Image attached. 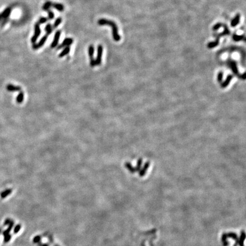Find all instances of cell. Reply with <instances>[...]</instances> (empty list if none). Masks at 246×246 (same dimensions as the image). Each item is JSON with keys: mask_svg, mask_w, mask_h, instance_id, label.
Listing matches in <instances>:
<instances>
[{"mask_svg": "<svg viewBox=\"0 0 246 246\" xmlns=\"http://www.w3.org/2000/svg\"><path fill=\"white\" fill-rule=\"evenodd\" d=\"M98 24L99 25H100V26L108 25V26H111L112 27V30L113 39L116 42H118L121 39V37L118 33V27L116 25L115 22L111 21V20L105 19V18H101L98 21Z\"/></svg>", "mask_w": 246, "mask_h": 246, "instance_id": "1", "label": "cell"}, {"mask_svg": "<svg viewBox=\"0 0 246 246\" xmlns=\"http://www.w3.org/2000/svg\"><path fill=\"white\" fill-rule=\"evenodd\" d=\"M61 35V30H57L54 35V38L53 39V42L51 44V48L54 49L55 47H56L58 46V42H59V40L60 38Z\"/></svg>", "mask_w": 246, "mask_h": 246, "instance_id": "7", "label": "cell"}, {"mask_svg": "<svg viewBox=\"0 0 246 246\" xmlns=\"http://www.w3.org/2000/svg\"><path fill=\"white\" fill-rule=\"evenodd\" d=\"M245 38L244 35H234L233 37V39L237 42V41H239L240 40H242V39H243Z\"/></svg>", "mask_w": 246, "mask_h": 246, "instance_id": "22", "label": "cell"}, {"mask_svg": "<svg viewBox=\"0 0 246 246\" xmlns=\"http://www.w3.org/2000/svg\"><path fill=\"white\" fill-rule=\"evenodd\" d=\"M11 238H12V235H11L10 234H9V235H6V236H4V239H3V242H4V243H6L9 242Z\"/></svg>", "mask_w": 246, "mask_h": 246, "instance_id": "23", "label": "cell"}, {"mask_svg": "<svg viewBox=\"0 0 246 246\" xmlns=\"http://www.w3.org/2000/svg\"><path fill=\"white\" fill-rule=\"evenodd\" d=\"M73 40L71 38H65L63 40V42L60 44L59 46H58V47H57V50L60 49L63 47H65L66 46H70L71 44H73Z\"/></svg>", "mask_w": 246, "mask_h": 246, "instance_id": "9", "label": "cell"}, {"mask_svg": "<svg viewBox=\"0 0 246 246\" xmlns=\"http://www.w3.org/2000/svg\"><path fill=\"white\" fill-rule=\"evenodd\" d=\"M11 219H10V218H7L5 220V222H4V224H3V225L4 226H6V225H8L10 223V222H11Z\"/></svg>", "mask_w": 246, "mask_h": 246, "instance_id": "26", "label": "cell"}, {"mask_svg": "<svg viewBox=\"0 0 246 246\" xmlns=\"http://www.w3.org/2000/svg\"><path fill=\"white\" fill-rule=\"evenodd\" d=\"M52 7H53L54 8H55L56 10H57L59 12H63L64 9V6H63V4L60 3H53Z\"/></svg>", "mask_w": 246, "mask_h": 246, "instance_id": "13", "label": "cell"}, {"mask_svg": "<svg viewBox=\"0 0 246 246\" xmlns=\"http://www.w3.org/2000/svg\"><path fill=\"white\" fill-rule=\"evenodd\" d=\"M46 12L48 13V18H47L48 19H49V20H53L54 18V17H55V15L54 14V13L51 10H50V9L46 10Z\"/></svg>", "mask_w": 246, "mask_h": 246, "instance_id": "20", "label": "cell"}, {"mask_svg": "<svg viewBox=\"0 0 246 246\" xmlns=\"http://www.w3.org/2000/svg\"><path fill=\"white\" fill-rule=\"evenodd\" d=\"M1 229H0V234H1Z\"/></svg>", "mask_w": 246, "mask_h": 246, "instance_id": "29", "label": "cell"}, {"mask_svg": "<svg viewBox=\"0 0 246 246\" xmlns=\"http://www.w3.org/2000/svg\"><path fill=\"white\" fill-rule=\"evenodd\" d=\"M224 26H225V30L222 33L219 34L218 35V37L217 39H216V42H210V43H209V44H207V47L209 49H212V48H214V47L217 46L218 44H219V38L221 37H222L223 35H227V34H230V31H229L228 28L225 25H224Z\"/></svg>", "mask_w": 246, "mask_h": 246, "instance_id": "2", "label": "cell"}, {"mask_svg": "<svg viewBox=\"0 0 246 246\" xmlns=\"http://www.w3.org/2000/svg\"><path fill=\"white\" fill-rule=\"evenodd\" d=\"M39 25H40L38 22L35 24V26H34V34L31 38V42L32 44H35V42H37V41L38 38V37H39V35L41 33V30Z\"/></svg>", "mask_w": 246, "mask_h": 246, "instance_id": "3", "label": "cell"}, {"mask_svg": "<svg viewBox=\"0 0 246 246\" xmlns=\"http://www.w3.org/2000/svg\"><path fill=\"white\" fill-rule=\"evenodd\" d=\"M21 228V225H17L14 229V233L15 234H17L18 232L20 231Z\"/></svg>", "mask_w": 246, "mask_h": 246, "instance_id": "24", "label": "cell"}, {"mask_svg": "<svg viewBox=\"0 0 246 246\" xmlns=\"http://www.w3.org/2000/svg\"><path fill=\"white\" fill-rule=\"evenodd\" d=\"M62 18H61V17H58V18L55 19V22H54V25H53V29L57 28L58 27V26L60 24V23L62 22Z\"/></svg>", "mask_w": 246, "mask_h": 246, "instance_id": "19", "label": "cell"}, {"mask_svg": "<svg viewBox=\"0 0 246 246\" xmlns=\"http://www.w3.org/2000/svg\"><path fill=\"white\" fill-rule=\"evenodd\" d=\"M222 26V25L221 24H217L213 27V30H217Z\"/></svg>", "mask_w": 246, "mask_h": 246, "instance_id": "27", "label": "cell"}, {"mask_svg": "<svg viewBox=\"0 0 246 246\" xmlns=\"http://www.w3.org/2000/svg\"><path fill=\"white\" fill-rule=\"evenodd\" d=\"M14 225H15V222L13 220H11L10 223L8 225H9L8 228L6 230H5L3 232V233H2L3 236H5L10 234V232L11 231Z\"/></svg>", "mask_w": 246, "mask_h": 246, "instance_id": "11", "label": "cell"}, {"mask_svg": "<svg viewBox=\"0 0 246 246\" xmlns=\"http://www.w3.org/2000/svg\"><path fill=\"white\" fill-rule=\"evenodd\" d=\"M47 38H48V36L47 35H44L42 37V38L40 39V41H39V42L38 44H33V49L37 50V49L41 48V47H42L44 46V44L46 43V41L47 39Z\"/></svg>", "mask_w": 246, "mask_h": 246, "instance_id": "8", "label": "cell"}, {"mask_svg": "<svg viewBox=\"0 0 246 246\" xmlns=\"http://www.w3.org/2000/svg\"><path fill=\"white\" fill-rule=\"evenodd\" d=\"M6 89L8 91L10 92H16V91H21V88L20 86H16L15 85L9 84L7 86Z\"/></svg>", "mask_w": 246, "mask_h": 246, "instance_id": "10", "label": "cell"}, {"mask_svg": "<svg viewBox=\"0 0 246 246\" xmlns=\"http://www.w3.org/2000/svg\"><path fill=\"white\" fill-rule=\"evenodd\" d=\"M12 189H10V188H9V189H6V190H4V191H3L1 193V197L2 198H6L8 195H10L11 193H12Z\"/></svg>", "mask_w": 246, "mask_h": 246, "instance_id": "16", "label": "cell"}, {"mask_svg": "<svg viewBox=\"0 0 246 246\" xmlns=\"http://www.w3.org/2000/svg\"><path fill=\"white\" fill-rule=\"evenodd\" d=\"M44 30L46 31V35H47V36L49 35H50L52 33L53 31V26L50 24H47L46 26V27H45V28H44Z\"/></svg>", "mask_w": 246, "mask_h": 246, "instance_id": "14", "label": "cell"}, {"mask_svg": "<svg viewBox=\"0 0 246 246\" xmlns=\"http://www.w3.org/2000/svg\"><path fill=\"white\" fill-rule=\"evenodd\" d=\"M40 240H41V237H40V236H35V237L33 239V242H34V243H38V242H40Z\"/></svg>", "mask_w": 246, "mask_h": 246, "instance_id": "25", "label": "cell"}, {"mask_svg": "<svg viewBox=\"0 0 246 246\" xmlns=\"http://www.w3.org/2000/svg\"><path fill=\"white\" fill-rule=\"evenodd\" d=\"M42 246H49V245H47V244H44V245H41Z\"/></svg>", "mask_w": 246, "mask_h": 246, "instance_id": "28", "label": "cell"}, {"mask_svg": "<svg viewBox=\"0 0 246 246\" xmlns=\"http://www.w3.org/2000/svg\"><path fill=\"white\" fill-rule=\"evenodd\" d=\"M11 8H6L2 13L0 14V21L3 20V25L5 24V23L7 21L9 17L10 16L11 13Z\"/></svg>", "mask_w": 246, "mask_h": 246, "instance_id": "5", "label": "cell"}, {"mask_svg": "<svg viewBox=\"0 0 246 246\" xmlns=\"http://www.w3.org/2000/svg\"><path fill=\"white\" fill-rule=\"evenodd\" d=\"M70 51V46H66L64 48V49L63 50V51L59 54V58H62L64 56H66V55H67Z\"/></svg>", "mask_w": 246, "mask_h": 246, "instance_id": "12", "label": "cell"}, {"mask_svg": "<svg viewBox=\"0 0 246 246\" xmlns=\"http://www.w3.org/2000/svg\"><path fill=\"white\" fill-rule=\"evenodd\" d=\"M94 51L95 49L93 45H90L88 47V55L90 60V66L92 67H94L96 66L95 63V59L94 58Z\"/></svg>", "mask_w": 246, "mask_h": 246, "instance_id": "4", "label": "cell"}, {"mask_svg": "<svg viewBox=\"0 0 246 246\" xmlns=\"http://www.w3.org/2000/svg\"><path fill=\"white\" fill-rule=\"evenodd\" d=\"M103 47L101 45H99L98 47V53H97V57L95 59V63L96 66H99L101 63V60H102V55H103Z\"/></svg>", "mask_w": 246, "mask_h": 246, "instance_id": "6", "label": "cell"}, {"mask_svg": "<svg viewBox=\"0 0 246 246\" xmlns=\"http://www.w3.org/2000/svg\"><path fill=\"white\" fill-rule=\"evenodd\" d=\"M239 21H240V15L238 14L235 16L234 19L231 21V26H232V27L236 26L237 25H238Z\"/></svg>", "mask_w": 246, "mask_h": 246, "instance_id": "15", "label": "cell"}, {"mask_svg": "<svg viewBox=\"0 0 246 246\" xmlns=\"http://www.w3.org/2000/svg\"><path fill=\"white\" fill-rule=\"evenodd\" d=\"M24 94L22 92H20L16 98L17 103L19 104L22 103L24 101Z\"/></svg>", "mask_w": 246, "mask_h": 246, "instance_id": "17", "label": "cell"}, {"mask_svg": "<svg viewBox=\"0 0 246 246\" xmlns=\"http://www.w3.org/2000/svg\"><path fill=\"white\" fill-rule=\"evenodd\" d=\"M53 3L52 2H51V1H48L44 3V4L43 7H42L43 10H44V11H46V10H49V9H50V8L51 7H52Z\"/></svg>", "mask_w": 246, "mask_h": 246, "instance_id": "18", "label": "cell"}, {"mask_svg": "<svg viewBox=\"0 0 246 246\" xmlns=\"http://www.w3.org/2000/svg\"><path fill=\"white\" fill-rule=\"evenodd\" d=\"M48 20H49V19H48V18H46V17H41V18L39 19L38 23L39 25H40V24H45L46 22H47Z\"/></svg>", "mask_w": 246, "mask_h": 246, "instance_id": "21", "label": "cell"}]
</instances>
